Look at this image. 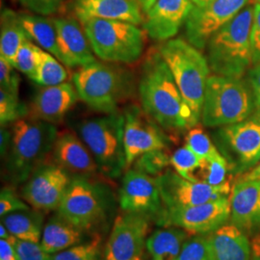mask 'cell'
Returning a JSON list of instances; mask_svg holds the SVG:
<instances>
[{"mask_svg": "<svg viewBox=\"0 0 260 260\" xmlns=\"http://www.w3.org/2000/svg\"><path fill=\"white\" fill-rule=\"evenodd\" d=\"M137 91L141 107L163 129L183 132L199 123L159 50L145 59Z\"/></svg>", "mask_w": 260, "mask_h": 260, "instance_id": "obj_1", "label": "cell"}, {"mask_svg": "<svg viewBox=\"0 0 260 260\" xmlns=\"http://www.w3.org/2000/svg\"><path fill=\"white\" fill-rule=\"evenodd\" d=\"M11 144L4 161V175L11 186L25 183L52 152L58 129L55 124L33 118L12 123Z\"/></svg>", "mask_w": 260, "mask_h": 260, "instance_id": "obj_2", "label": "cell"}, {"mask_svg": "<svg viewBox=\"0 0 260 260\" xmlns=\"http://www.w3.org/2000/svg\"><path fill=\"white\" fill-rule=\"evenodd\" d=\"M120 65L95 61L77 69L73 81L79 100L103 114L119 111V106L133 96L136 89L133 74Z\"/></svg>", "mask_w": 260, "mask_h": 260, "instance_id": "obj_3", "label": "cell"}, {"mask_svg": "<svg viewBox=\"0 0 260 260\" xmlns=\"http://www.w3.org/2000/svg\"><path fill=\"white\" fill-rule=\"evenodd\" d=\"M253 10L248 3L208 41L206 58L214 75L243 78L251 69Z\"/></svg>", "mask_w": 260, "mask_h": 260, "instance_id": "obj_4", "label": "cell"}, {"mask_svg": "<svg viewBox=\"0 0 260 260\" xmlns=\"http://www.w3.org/2000/svg\"><path fill=\"white\" fill-rule=\"evenodd\" d=\"M248 80L213 75L208 77L201 121L207 127H222L246 120L256 110Z\"/></svg>", "mask_w": 260, "mask_h": 260, "instance_id": "obj_5", "label": "cell"}, {"mask_svg": "<svg viewBox=\"0 0 260 260\" xmlns=\"http://www.w3.org/2000/svg\"><path fill=\"white\" fill-rule=\"evenodd\" d=\"M158 50L192 110L196 121L199 122L206 83L211 72L207 58L200 49L180 38L169 40Z\"/></svg>", "mask_w": 260, "mask_h": 260, "instance_id": "obj_6", "label": "cell"}, {"mask_svg": "<svg viewBox=\"0 0 260 260\" xmlns=\"http://www.w3.org/2000/svg\"><path fill=\"white\" fill-rule=\"evenodd\" d=\"M94 55L103 62L130 65L144 53L146 33L139 25L117 19L79 20Z\"/></svg>", "mask_w": 260, "mask_h": 260, "instance_id": "obj_7", "label": "cell"}, {"mask_svg": "<svg viewBox=\"0 0 260 260\" xmlns=\"http://www.w3.org/2000/svg\"><path fill=\"white\" fill-rule=\"evenodd\" d=\"M75 129L103 176L117 178L125 172L123 113L117 111L86 119L78 122Z\"/></svg>", "mask_w": 260, "mask_h": 260, "instance_id": "obj_8", "label": "cell"}, {"mask_svg": "<svg viewBox=\"0 0 260 260\" xmlns=\"http://www.w3.org/2000/svg\"><path fill=\"white\" fill-rule=\"evenodd\" d=\"M109 203L110 193L106 186L90 177L74 176L57 213L88 233L103 222Z\"/></svg>", "mask_w": 260, "mask_h": 260, "instance_id": "obj_9", "label": "cell"}, {"mask_svg": "<svg viewBox=\"0 0 260 260\" xmlns=\"http://www.w3.org/2000/svg\"><path fill=\"white\" fill-rule=\"evenodd\" d=\"M215 138L233 175L247 174L260 163V110L240 122L219 127Z\"/></svg>", "mask_w": 260, "mask_h": 260, "instance_id": "obj_10", "label": "cell"}, {"mask_svg": "<svg viewBox=\"0 0 260 260\" xmlns=\"http://www.w3.org/2000/svg\"><path fill=\"white\" fill-rule=\"evenodd\" d=\"M125 171L138 158L150 151L168 150L170 141L164 129L138 105H130L123 112Z\"/></svg>", "mask_w": 260, "mask_h": 260, "instance_id": "obj_11", "label": "cell"}, {"mask_svg": "<svg viewBox=\"0 0 260 260\" xmlns=\"http://www.w3.org/2000/svg\"><path fill=\"white\" fill-rule=\"evenodd\" d=\"M231 214L230 197H223L202 205L165 208L157 223L180 228L193 235H206L228 223Z\"/></svg>", "mask_w": 260, "mask_h": 260, "instance_id": "obj_12", "label": "cell"}, {"mask_svg": "<svg viewBox=\"0 0 260 260\" xmlns=\"http://www.w3.org/2000/svg\"><path fill=\"white\" fill-rule=\"evenodd\" d=\"M150 219L139 214L119 215L104 249V260H143L147 250Z\"/></svg>", "mask_w": 260, "mask_h": 260, "instance_id": "obj_13", "label": "cell"}, {"mask_svg": "<svg viewBox=\"0 0 260 260\" xmlns=\"http://www.w3.org/2000/svg\"><path fill=\"white\" fill-rule=\"evenodd\" d=\"M73 177L54 162H45L32 173L21 189L22 199L30 207L50 212L57 210Z\"/></svg>", "mask_w": 260, "mask_h": 260, "instance_id": "obj_14", "label": "cell"}, {"mask_svg": "<svg viewBox=\"0 0 260 260\" xmlns=\"http://www.w3.org/2000/svg\"><path fill=\"white\" fill-rule=\"evenodd\" d=\"M119 200L123 212L143 215L156 223L165 210L157 177L134 168H129L124 173Z\"/></svg>", "mask_w": 260, "mask_h": 260, "instance_id": "obj_15", "label": "cell"}, {"mask_svg": "<svg viewBox=\"0 0 260 260\" xmlns=\"http://www.w3.org/2000/svg\"><path fill=\"white\" fill-rule=\"evenodd\" d=\"M157 181L165 208L202 205L229 197L232 192L231 182L220 186L195 182L183 178L176 171L172 170H166L158 176Z\"/></svg>", "mask_w": 260, "mask_h": 260, "instance_id": "obj_16", "label": "cell"}, {"mask_svg": "<svg viewBox=\"0 0 260 260\" xmlns=\"http://www.w3.org/2000/svg\"><path fill=\"white\" fill-rule=\"evenodd\" d=\"M249 0H212L204 7L194 5L185 22L187 41L202 50L210 38L241 11Z\"/></svg>", "mask_w": 260, "mask_h": 260, "instance_id": "obj_17", "label": "cell"}, {"mask_svg": "<svg viewBox=\"0 0 260 260\" xmlns=\"http://www.w3.org/2000/svg\"><path fill=\"white\" fill-rule=\"evenodd\" d=\"M193 7L191 0H157L145 14L143 30L153 41L167 42L177 36Z\"/></svg>", "mask_w": 260, "mask_h": 260, "instance_id": "obj_18", "label": "cell"}, {"mask_svg": "<svg viewBox=\"0 0 260 260\" xmlns=\"http://www.w3.org/2000/svg\"><path fill=\"white\" fill-rule=\"evenodd\" d=\"M59 60L69 69H79L95 62L94 53L83 27L73 17L54 19Z\"/></svg>", "mask_w": 260, "mask_h": 260, "instance_id": "obj_19", "label": "cell"}, {"mask_svg": "<svg viewBox=\"0 0 260 260\" xmlns=\"http://www.w3.org/2000/svg\"><path fill=\"white\" fill-rule=\"evenodd\" d=\"M232 223L247 234L260 231V179L239 177L230 196Z\"/></svg>", "mask_w": 260, "mask_h": 260, "instance_id": "obj_20", "label": "cell"}, {"mask_svg": "<svg viewBox=\"0 0 260 260\" xmlns=\"http://www.w3.org/2000/svg\"><path fill=\"white\" fill-rule=\"evenodd\" d=\"M79 100L75 85L64 82L43 87L29 108V117L56 124L62 121Z\"/></svg>", "mask_w": 260, "mask_h": 260, "instance_id": "obj_21", "label": "cell"}, {"mask_svg": "<svg viewBox=\"0 0 260 260\" xmlns=\"http://www.w3.org/2000/svg\"><path fill=\"white\" fill-rule=\"evenodd\" d=\"M51 155L55 164L73 176L91 177L100 172L92 153L77 133L58 132Z\"/></svg>", "mask_w": 260, "mask_h": 260, "instance_id": "obj_22", "label": "cell"}, {"mask_svg": "<svg viewBox=\"0 0 260 260\" xmlns=\"http://www.w3.org/2000/svg\"><path fill=\"white\" fill-rule=\"evenodd\" d=\"M76 19H117L142 25L144 14L132 0H74Z\"/></svg>", "mask_w": 260, "mask_h": 260, "instance_id": "obj_23", "label": "cell"}, {"mask_svg": "<svg viewBox=\"0 0 260 260\" xmlns=\"http://www.w3.org/2000/svg\"><path fill=\"white\" fill-rule=\"evenodd\" d=\"M210 260H251V241L233 223L208 234Z\"/></svg>", "mask_w": 260, "mask_h": 260, "instance_id": "obj_24", "label": "cell"}, {"mask_svg": "<svg viewBox=\"0 0 260 260\" xmlns=\"http://www.w3.org/2000/svg\"><path fill=\"white\" fill-rule=\"evenodd\" d=\"M84 234L82 230L56 213L44 226L41 245L48 254H53L83 242Z\"/></svg>", "mask_w": 260, "mask_h": 260, "instance_id": "obj_25", "label": "cell"}, {"mask_svg": "<svg viewBox=\"0 0 260 260\" xmlns=\"http://www.w3.org/2000/svg\"><path fill=\"white\" fill-rule=\"evenodd\" d=\"M189 233L177 226H163L149 235L147 251L150 260H177Z\"/></svg>", "mask_w": 260, "mask_h": 260, "instance_id": "obj_26", "label": "cell"}, {"mask_svg": "<svg viewBox=\"0 0 260 260\" xmlns=\"http://www.w3.org/2000/svg\"><path fill=\"white\" fill-rule=\"evenodd\" d=\"M10 233L19 240L41 243L44 231V214L34 208L19 210L1 217Z\"/></svg>", "mask_w": 260, "mask_h": 260, "instance_id": "obj_27", "label": "cell"}, {"mask_svg": "<svg viewBox=\"0 0 260 260\" xmlns=\"http://www.w3.org/2000/svg\"><path fill=\"white\" fill-rule=\"evenodd\" d=\"M19 20L28 39L42 49L59 58L54 19L36 14H19Z\"/></svg>", "mask_w": 260, "mask_h": 260, "instance_id": "obj_28", "label": "cell"}, {"mask_svg": "<svg viewBox=\"0 0 260 260\" xmlns=\"http://www.w3.org/2000/svg\"><path fill=\"white\" fill-rule=\"evenodd\" d=\"M27 39L19 20V14L7 8L2 10L0 20V56L12 63L19 47Z\"/></svg>", "mask_w": 260, "mask_h": 260, "instance_id": "obj_29", "label": "cell"}, {"mask_svg": "<svg viewBox=\"0 0 260 260\" xmlns=\"http://www.w3.org/2000/svg\"><path fill=\"white\" fill-rule=\"evenodd\" d=\"M67 79L68 72L63 63L55 56L42 49L41 61L37 72L31 80L43 87H48L64 83Z\"/></svg>", "mask_w": 260, "mask_h": 260, "instance_id": "obj_30", "label": "cell"}, {"mask_svg": "<svg viewBox=\"0 0 260 260\" xmlns=\"http://www.w3.org/2000/svg\"><path fill=\"white\" fill-rule=\"evenodd\" d=\"M103 238L94 234L93 238L81 242L67 250L49 254L48 260H101Z\"/></svg>", "mask_w": 260, "mask_h": 260, "instance_id": "obj_31", "label": "cell"}, {"mask_svg": "<svg viewBox=\"0 0 260 260\" xmlns=\"http://www.w3.org/2000/svg\"><path fill=\"white\" fill-rule=\"evenodd\" d=\"M204 163L205 160L199 157L186 145L177 149L171 155V165L177 174L185 179L195 182H199L197 177Z\"/></svg>", "mask_w": 260, "mask_h": 260, "instance_id": "obj_32", "label": "cell"}, {"mask_svg": "<svg viewBox=\"0 0 260 260\" xmlns=\"http://www.w3.org/2000/svg\"><path fill=\"white\" fill-rule=\"evenodd\" d=\"M233 175L228 160L221 153L219 156L210 160H205V163L198 174V181L212 186L223 185L230 182V175Z\"/></svg>", "mask_w": 260, "mask_h": 260, "instance_id": "obj_33", "label": "cell"}, {"mask_svg": "<svg viewBox=\"0 0 260 260\" xmlns=\"http://www.w3.org/2000/svg\"><path fill=\"white\" fill-rule=\"evenodd\" d=\"M42 48L33 44L29 39L25 40L12 61V66L31 79L37 72L41 61Z\"/></svg>", "mask_w": 260, "mask_h": 260, "instance_id": "obj_34", "label": "cell"}, {"mask_svg": "<svg viewBox=\"0 0 260 260\" xmlns=\"http://www.w3.org/2000/svg\"><path fill=\"white\" fill-rule=\"evenodd\" d=\"M29 115V109L19 100V94L0 89V124L7 126Z\"/></svg>", "mask_w": 260, "mask_h": 260, "instance_id": "obj_35", "label": "cell"}, {"mask_svg": "<svg viewBox=\"0 0 260 260\" xmlns=\"http://www.w3.org/2000/svg\"><path fill=\"white\" fill-rule=\"evenodd\" d=\"M185 145L204 160H210L221 154L203 128L194 126L189 129L185 138Z\"/></svg>", "mask_w": 260, "mask_h": 260, "instance_id": "obj_36", "label": "cell"}, {"mask_svg": "<svg viewBox=\"0 0 260 260\" xmlns=\"http://www.w3.org/2000/svg\"><path fill=\"white\" fill-rule=\"evenodd\" d=\"M169 165H171V156L165 149L154 150L141 155L132 166L151 177H157L166 171Z\"/></svg>", "mask_w": 260, "mask_h": 260, "instance_id": "obj_37", "label": "cell"}, {"mask_svg": "<svg viewBox=\"0 0 260 260\" xmlns=\"http://www.w3.org/2000/svg\"><path fill=\"white\" fill-rule=\"evenodd\" d=\"M177 260H210L208 234L188 238Z\"/></svg>", "mask_w": 260, "mask_h": 260, "instance_id": "obj_38", "label": "cell"}, {"mask_svg": "<svg viewBox=\"0 0 260 260\" xmlns=\"http://www.w3.org/2000/svg\"><path fill=\"white\" fill-rule=\"evenodd\" d=\"M30 207L17 194L12 186H5L0 192V216L13 213L19 210H26Z\"/></svg>", "mask_w": 260, "mask_h": 260, "instance_id": "obj_39", "label": "cell"}, {"mask_svg": "<svg viewBox=\"0 0 260 260\" xmlns=\"http://www.w3.org/2000/svg\"><path fill=\"white\" fill-rule=\"evenodd\" d=\"M8 60L0 56V89L19 94L20 78Z\"/></svg>", "mask_w": 260, "mask_h": 260, "instance_id": "obj_40", "label": "cell"}, {"mask_svg": "<svg viewBox=\"0 0 260 260\" xmlns=\"http://www.w3.org/2000/svg\"><path fill=\"white\" fill-rule=\"evenodd\" d=\"M13 245L20 260H48L49 254L43 249L41 243L19 240L16 237Z\"/></svg>", "mask_w": 260, "mask_h": 260, "instance_id": "obj_41", "label": "cell"}, {"mask_svg": "<svg viewBox=\"0 0 260 260\" xmlns=\"http://www.w3.org/2000/svg\"><path fill=\"white\" fill-rule=\"evenodd\" d=\"M19 3L33 14L41 16H51L60 12L66 0H19Z\"/></svg>", "mask_w": 260, "mask_h": 260, "instance_id": "obj_42", "label": "cell"}, {"mask_svg": "<svg viewBox=\"0 0 260 260\" xmlns=\"http://www.w3.org/2000/svg\"><path fill=\"white\" fill-rule=\"evenodd\" d=\"M252 65L260 64V3H254L253 22L251 28Z\"/></svg>", "mask_w": 260, "mask_h": 260, "instance_id": "obj_43", "label": "cell"}, {"mask_svg": "<svg viewBox=\"0 0 260 260\" xmlns=\"http://www.w3.org/2000/svg\"><path fill=\"white\" fill-rule=\"evenodd\" d=\"M247 80L251 86L256 108L260 110V64L251 66L247 73Z\"/></svg>", "mask_w": 260, "mask_h": 260, "instance_id": "obj_44", "label": "cell"}, {"mask_svg": "<svg viewBox=\"0 0 260 260\" xmlns=\"http://www.w3.org/2000/svg\"><path fill=\"white\" fill-rule=\"evenodd\" d=\"M0 260H20L12 242L0 239Z\"/></svg>", "mask_w": 260, "mask_h": 260, "instance_id": "obj_45", "label": "cell"}, {"mask_svg": "<svg viewBox=\"0 0 260 260\" xmlns=\"http://www.w3.org/2000/svg\"><path fill=\"white\" fill-rule=\"evenodd\" d=\"M11 129L7 126H1L0 129V154L1 159L3 160L6 157L8 150H9L10 144H11Z\"/></svg>", "mask_w": 260, "mask_h": 260, "instance_id": "obj_46", "label": "cell"}, {"mask_svg": "<svg viewBox=\"0 0 260 260\" xmlns=\"http://www.w3.org/2000/svg\"><path fill=\"white\" fill-rule=\"evenodd\" d=\"M251 260H260V231L254 233L251 238Z\"/></svg>", "mask_w": 260, "mask_h": 260, "instance_id": "obj_47", "label": "cell"}, {"mask_svg": "<svg viewBox=\"0 0 260 260\" xmlns=\"http://www.w3.org/2000/svg\"><path fill=\"white\" fill-rule=\"evenodd\" d=\"M134 3H136L139 6L140 9L145 15L149 11L157 0H132Z\"/></svg>", "mask_w": 260, "mask_h": 260, "instance_id": "obj_48", "label": "cell"}, {"mask_svg": "<svg viewBox=\"0 0 260 260\" xmlns=\"http://www.w3.org/2000/svg\"><path fill=\"white\" fill-rule=\"evenodd\" d=\"M241 177L246 179H260V163L248 172L247 174L243 175Z\"/></svg>", "mask_w": 260, "mask_h": 260, "instance_id": "obj_49", "label": "cell"}, {"mask_svg": "<svg viewBox=\"0 0 260 260\" xmlns=\"http://www.w3.org/2000/svg\"><path fill=\"white\" fill-rule=\"evenodd\" d=\"M14 238L15 237L10 233L9 231L7 230V228L3 223H0V239L13 242Z\"/></svg>", "mask_w": 260, "mask_h": 260, "instance_id": "obj_50", "label": "cell"}, {"mask_svg": "<svg viewBox=\"0 0 260 260\" xmlns=\"http://www.w3.org/2000/svg\"><path fill=\"white\" fill-rule=\"evenodd\" d=\"M191 1L194 5L198 6V7H204L206 4L211 2L212 0H191Z\"/></svg>", "mask_w": 260, "mask_h": 260, "instance_id": "obj_51", "label": "cell"}, {"mask_svg": "<svg viewBox=\"0 0 260 260\" xmlns=\"http://www.w3.org/2000/svg\"><path fill=\"white\" fill-rule=\"evenodd\" d=\"M255 2H257V3H260V0H255Z\"/></svg>", "mask_w": 260, "mask_h": 260, "instance_id": "obj_52", "label": "cell"}]
</instances>
